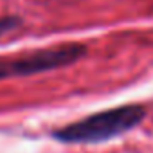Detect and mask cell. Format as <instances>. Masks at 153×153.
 <instances>
[{
    "instance_id": "obj_1",
    "label": "cell",
    "mask_w": 153,
    "mask_h": 153,
    "mask_svg": "<svg viewBox=\"0 0 153 153\" xmlns=\"http://www.w3.org/2000/svg\"><path fill=\"white\" fill-rule=\"evenodd\" d=\"M144 119L146 108L142 105H123L56 128L51 135L65 144H97L131 131Z\"/></svg>"
},
{
    "instance_id": "obj_2",
    "label": "cell",
    "mask_w": 153,
    "mask_h": 153,
    "mask_svg": "<svg viewBox=\"0 0 153 153\" xmlns=\"http://www.w3.org/2000/svg\"><path fill=\"white\" fill-rule=\"evenodd\" d=\"M85 54H87L85 45L67 43L59 47L40 49V51L15 56V58H0V79L24 78V76L63 68L79 61Z\"/></svg>"
},
{
    "instance_id": "obj_3",
    "label": "cell",
    "mask_w": 153,
    "mask_h": 153,
    "mask_svg": "<svg viewBox=\"0 0 153 153\" xmlns=\"http://www.w3.org/2000/svg\"><path fill=\"white\" fill-rule=\"evenodd\" d=\"M20 24H22V20L18 16H2L0 18V38L6 36L11 31H15L16 27H20Z\"/></svg>"
}]
</instances>
